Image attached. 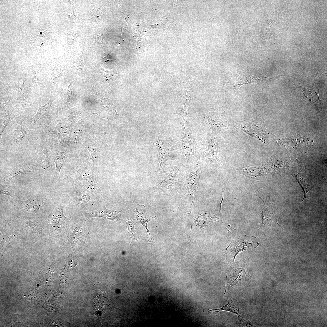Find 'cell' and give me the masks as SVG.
<instances>
[{"label":"cell","instance_id":"6da1fadb","mask_svg":"<svg viewBox=\"0 0 327 327\" xmlns=\"http://www.w3.org/2000/svg\"><path fill=\"white\" fill-rule=\"evenodd\" d=\"M64 206L60 204L50 207L43 213V216L41 218L47 225L53 237L61 238L66 234L69 229L71 217L67 218L64 216L63 210Z\"/></svg>","mask_w":327,"mask_h":327},{"label":"cell","instance_id":"7a4b0ae2","mask_svg":"<svg viewBox=\"0 0 327 327\" xmlns=\"http://www.w3.org/2000/svg\"><path fill=\"white\" fill-rule=\"evenodd\" d=\"M18 202L24 213L33 216L42 214L50 207L48 200L43 194L35 192L24 193L18 198Z\"/></svg>","mask_w":327,"mask_h":327},{"label":"cell","instance_id":"3957f363","mask_svg":"<svg viewBox=\"0 0 327 327\" xmlns=\"http://www.w3.org/2000/svg\"><path fill=\"white\" fill-rule=\"evenodd\" d=\"M187 123L185 119L181 122L182 127L178 147L184 161L188 163L196 157L202 147L200 140L196 134L190 132Z\"/></svg>","mask_w":327,"mask_h":327},{"label":"cell","instance_id":"277c9868","mask_svg":"<svg viewBox=\"0 0 327 327\" xmlns=\"http://www.w3.org/2000/svg\"><path fill=\"white\" fill-rule=\"evenodd\" d=\"M86 218L80 219L78 222L71 234L64 245V253L70 254H82L89 232L85 226Z\"/></svg>","mask_w":327,"mask_h":327},{"label":"cell","instance_id":"5b68a950","mask_svg":"<svg viewBox=\"0 0 327 327\" xmlns=\"http://www.w3.org/2000/svg\"><path fill=\"white\" fill-rule=\"evenodd\" d=\"M35 130L38 142L48 148L57 146H61L68 149L72 148L69 143L51 124Z\"/></svg>","mask_w":327,"mask_h":327},{"label":"cell","instance_id":"8992f818","mask_svg":"<svg viewBox=\"0 0 327 327\" xmlns=\"http://www.w3.org/2000/svg\"><path fill=\"white\" fill-rule=\"evenodd\" d=\"M24 119L22 117L12 121L6 128V134L4 139L1 140V144L14 147H23L22 140L27 134L26 129L22 126Z\"/></svg>","mask_w":327,"mask_h":327},{"label":"cell","instance_id":"52a82bcc","mask_svg":"<svg viewBox=\"0 0 327 327\" xmlns=\"http://www.w3.org/2000/svg\"><path fill=\"white\" fill-rule=\"evenodd\" d=\"M154 145L159 150L158 161L160 164L159 171L162 170L171 161L177 159L180 152L178 146H172L167 140L160 134L157 142Z\"/></svg>","mask_w":327,"mask_h":327},{"label":"cell","instance_id":"ba28073f","mask_svg":"<svg viewBox=\"0 0 327 327\" xmlns=\"http://www.w3.org/2000/svg\"><path fill=\"white\" fill-rule=\"evenodd\" d=\"M52 101H49L39 107L36 114L28 121L26 127L30 130H35L50 125L54 121L53 115Z\"/></svg>","mask_w":327,"mask_h":327},{"label":"cell","instance_id":"9c48e42d","mask_svg":"<svg viewBox=\"0 0 327 327\" xmlns=\"http://www.w3.org/2000/svg\"><path fill=\"white\" fill-rule=\"evenodd\" d=\"M203 120L210 129L212 135L216 137L221 131L233 127V124L223 113L213 112L200 114Z\"/></svg>","mask_w":327,"mask_h":327},{"label":"cell","instance_id":"30bf717a","mask_svg":"<svg viewBox=\"0 0 327 327\" xmlns=\"http://www.w3.org/2000/svg\"><path fill=\"white\" fill-rule=\"evenodd\" d=\"M259 245L257 239L253 236L246 235L240 236L237 239H233L227 248L226 260L228 263H233L236 256L240 252L253 248Z\"/></svg>","mask_w":327,"mask_h":327},{"label":"cell","instance_id":"8fae6325","mask_svg":"<svg viewBox=\"0 0 327 327\" xmlns=\"http://www.w3.org/2000/svg\"><path fill=\"white\" fill-rule=\"evenodd\" d=\"M203 151L206 163L211 167L219 168L222 164L220 159V147L216 137L208 133Z\"/></svg>","mask_w":327,"mask_h":327},{"label":"cell","instance_id":"7c38bea8","mask_svg":"<svg viewBox=\"0 0 327 327\" xmlns=\"http://www.w3.org/2000/svg\"><path fill=\"white\" fill-rule=\"evenodd\" d=\"M91 169L88 166H78L77 169L78 180L84 188L92 193L98 194L100 190L99 184Z\"/></svg>","mask_w":327,"mask_h":327},{"label":"cell","instance_id":"4fadbf2b","mask_svg":"<svg viewBox=\"0 0 327 327\" xmlns=\"http://www.w3.org/2000/svg\"><path fill=\"white\" fill-rule=\"evenodd\" d=\"M38 143L34 147L35 151L34 160L37 164L36 169L45 173L52 172L51 159L48 150V148Z\"/></svg>","mask_w":327,"mask_h":327},{"label":"cell","instance_id":"5bb4252c","mask_svg":"<svg viewBox=\"0 0 327 327\" xmlns=\"http://www.w3.org/2000/svg\"><path fill=\"white\" fill-rule=\"evenodd\" d=\"M81 144H82L81 149L84 152L86 162L90 167L93 166L98 161V148L96 143L92 138H89L84 143Z\"/></svg>","mask_w":327,"mask_h":327},{"label":"cell","instance_id":"9a60e30c","mask_svg":"<svg viewBox=\"0 0 327 327\" xmlns=\"http://www.w3.org/2000/svg\"><path fill=\"white\" fill-rule=\"evenodd\" d=\"M51 154L56 165L53 179L58 180L60 179V173L61 169L65 163L68 160L74 157L73 152L71 150L61 152L54 147L50 148Z\"/></svg>","mask_w":327,"mask_h":327},{"label":"cell","instance_id":"2e32d148","mask_svg":"<svg viewBox=\"0 0 327 327\" xmlns=\"http://www.w3.org/2000/svg\"><path fill=\"white\" fill-rule=\"evenodd\" d=\"M50 124L60 133L70 145L77 132L81 128H84L66 124L58 120L54 121Z\"/></svg>","mask_w":327,"mask_h":327},{"label":"cell","instance_id":"e0dca14e","mask_svg":"<svg viewBox=\"0 0 327 327\" xmlns=\"http://www.w3.org/2000/svg\"><path fill=\"white\" fill-rule=\"evenodd\" d=\"M291 175L296 179L302 187L304 193V197L302 200L303 204H305L307 201L306 194L308 192L312 190L313 185L311 180L299 168H292L289 169Z\"/></svg>","mask_w":327,"mask_h":327},{"label":"cell","instance_id":"ac0fdd59","mask_svg":"<svg viewBox=\"0 0 327 327\" xmlns=\"http://www.w3.org/2000/svg\"><path fill=\"white\" fill-rule=\"evenodd\" d=\"M121 211H117L107 209L104 206L101 207L96 211L86 213L85 218L88 219L92 218H103L108 220L121 221L122 219Z\"/></svg>","mask_w":327,"mask_h":327},{"label":"cell","instance_id":"d6986e66","mask_svg":"<svg viewBox=\"0 0 327 327\" xmlns=\"http://www.w3.org/2000/svg\"><path fill=\"white\" fill-rule=\"evenodd\" d=\"M201 169V165L199 162L197 161L194 166L189 169V174L187 178L186 193L193 195L196 191L198 186Z\"/></svg>","mask_w":327,"mask_h":327},{"label":"cell","instance_id":"ffe728a7","mask_svg":"<svg viewBox=\"0 0 327 327\" xmlns=\"http://www.w3.org/2000/svg\"><path fill=\"white\" fill-rule=\"evenodd\" d=\"M265 77L256 75L251 72L239 74L230 83L233 89H238L242 85L249 83H257Z\"/></svg>","mask_w":327,"mask_h":327},{"label":"cell","instance_id":"44dd1931","mask_svg":"<svg viewBox=\"0 0 327 327\" xmlns=\"http://www.w3.org/2000/svg\"><path fill=\"white\" fill-rule=\"evenodd\" d=\"M233 270L231 271V273H227L226 282V289L234 286L239 282L245 280L248 276L249 274L247 270H246L245 268L241 266L237 267L236 268L235 266L233 267Z\"/></svg>","mask_w":327,"mask_h":327},{"label":"cell","instance_id":"7402d4cb","mask_svg":"<svg viewBox=\"0 0 327 327\" xmlns=\"http://www.w3.org/2000/svg\"><path fill=\"white\" fill-rule=\"evenodd\" d=\"M145 208L144 205H140L137 204L136 206V217L137 221L145 228L147 233L148 242H152L154 239L150 236L148 229L147 225L149 221L154 219L156 217H153L147 214L146 213Z\"/></svg>","mask_w":327,"mask_h":327},{"label":"cell","instance_id":"603a6c76","mask_svg":"<svg viewBox=\"0 0 327 327\" xmlns=\"http://www.w3.org/2000/svg\"><path fill=\"white\" fill-rule=\"evenodd\" d=\"M37 168V164L34 160L29 161L25 163L17 171L8 175L4 176L2 180L4 181L10 182L12 179L18 175L24 173L32 171Z\"/></svg>","mask_w":327,"mask_h":327},{"label":"cell","instance_id":"cb8c5ba5","mask_svg":"<svg viewBox=\"0 0 327 327\" xmlns=\"http://www.w3.org/2000/svg\"><path fill=\"white\" fill-rule=\"evenodd\" d=\"M262 200L264 203L262 213V223L266 222V221L269 222L272 220H275L276 216L275 214V210L273 204L267 201Z\"/></svg>","mask_w":327,"mask_h":327},{"label":"cell","instance_id":"d4e9b609","mask_svg":"<svg viewBox=\"0 0 327 327\" xmlns=\"http://www.w3.org/2000/svg\"><path fill=\"white\" fill-rule=\"evenodd\" d=\"M286 161L278 159H272L268 162L264 167V169L272 176H275L276 171L280 167H286Z\"/></svg>","mask_w":327,"mask_h":327},{"label":"cell","instance_id":"484cf974","mask_svg":"<svg viewBox=\"0 0 327 327\" xmlns=\"http://www.w3.org/2000/svg\"><path fill=\"white\" fill-rule=\"evenodd\" d=\"M264 167H256L246 166L243 169L244 175L249 178L262 177H266V173L263 171Z\"/></svg>","mask_w":327,"mask_h":327},{"label":"cell","instance_id":"4316f807","mask_svg":"<svg viewBox=\"0 0 327 327\" xmlns=\"http://www.w3.org/2000/svg\"><path fill=\"white\" fill-rule=\"evenodd\" d=\"M75 200L77 204L83 207H88L92 203L90 196L85 192H77L75 195Z\"/></svg>","mask_w":327,"mask_h":327},{"label":"cell","instance_id":"83f0119b","mask_svg":"<svg viewBox=\"0 0 327 327\" xmlns=\"http://www.w3.org/2000/svg\"><path fill=\"white\" fill-rule=\"evenodd\" d=\"M21 235L18 232L15 231L2 236L0 241L1 253L2 254L4 252L7 247L12 242L14 238Z\"/></svg>","mask_w":327,"mask_h":327},{"label":"cell","instance_id":"f1b7e54d","mask_svg":"<svg viewBox=\"0 0 327 327\" xmlns=\"http://www.w3.org/2000/svg\"><path fill=\"white\" fill-rule=\"evenodd\" d=\"M35 218L33 219L32 218V219L27 220L25 221V223L36 233L39 234H41L43 233L42 227L40 223L42 222V221L41 218L40 220V219L38 218H38L37 219H35Z\"/></svg>","mask_w":327,"mask_h":327},{"label":"cell","instance_id":"f546056e","mask_svg":"<svg viewBox=\"0 0 327 327\" xmlns=\"http://www.w3.org/2000/svg\"><path fill=\"white\" fill-rule=\"evenodd\" d=\"M207 309L208 311H211L210 313L218 312L222 311H225L236 314L238 316L241 314L239 312V308L236 306L232 301L228 302L227 304L221 308L211 310Z\"/></svg>","mask_w":327,"mask_h":327},{"label":"cell","instance_id":"4dcf8cb0","mask_svg":"<svg viewBox=\"0 0 327 327\" xmlns=\"http://www.w3.org/2000/svg\"><path fill=\"white\" fill-rule=\"evenodd\" d=\"M12 112L6 111L3 114H1L0 135L1 138L3 132L5 130L10 121Z\"/></svg>","mask_w":327,"mask_h":327},{"label":"cell","instance_id":"1f68e13d","mask_svg":"<svg viewBox=\"0 0 327 327\" xmlns=\"http://www.w3.org/2000/svg\"><path fill=\"white\" fill-rule=\"evenodd\" d=\"M23 85L24 83L19 84L16 91V99L20 103H25L27 99L28 96Z\"/></svg>","mask_w":327,"mask_h":327},{"label":"cell","instance_id":"d6a6232c","mask_svg":"<svg viewBox=\"0 0 327 327\" xmlns=\"http://www.w3.org/2000/svg\"><path fill=\"white\" fill-rule=\"evenodd\" d=\"M126 224L128 231L129 240L130 241L131 239H134L137 240L135 238V230L133 220L127 221Z\"/></svg>","mask_w":327,"mask_h":327},{"label":"cell","instance_id":"836d02e7","mask_svg":"<svg viewBox=\"0 0 327 327\" xmlns=\"http://www.w3.org/2000/svg\"><path fill=\"white\" fill-rule=\"evenodd\" d=\"M0 195H5L14 198V192L8 185L0 183Z\"/></svg>","mask_w":327,"mask_h":327},{"label":"cell","instance_id":"e575fe53","mask_svg":"<svg viewBox=\"0 0 327 327\" xmlns=\"http://www.w3.org/2000/svg\"><path fill=\"white\" fill-rule=\"evenodd\" d=\"M238 318L240 322V325L241 326H253L254 325L248 319H246L240 315L238 316Z\"/></svg>","mask_w":327,"mask_h":327}]
</instances>
